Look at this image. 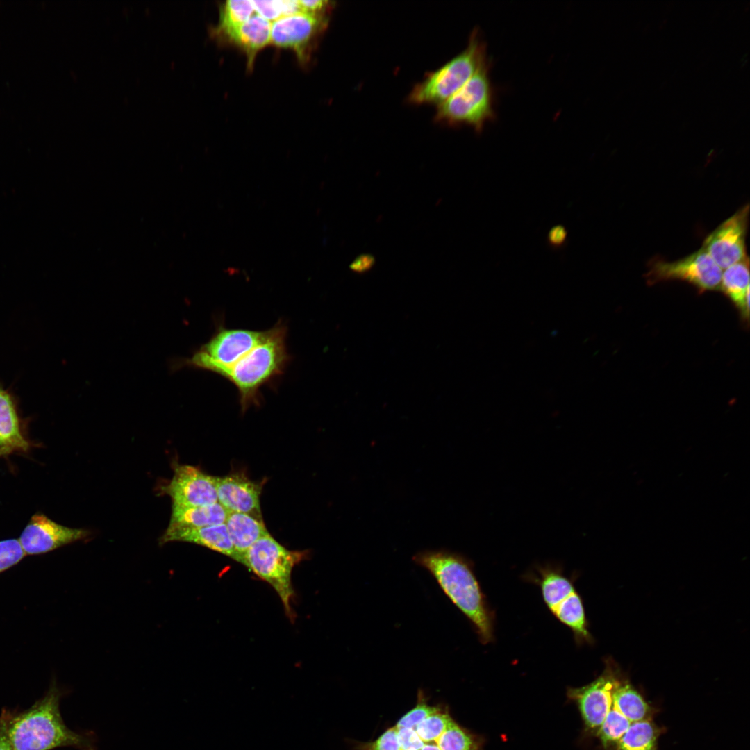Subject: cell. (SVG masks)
I'll use <instances>...</instances> for the list:
<instances>
[{
    "label": "cell",
    "mask_w": 750,
    "mask_h": 750,
    "mask_svg": "<svg viewBox=\"0 0 750 750\" xmlns=\"http://www.w3.org/2000/svg\"><path fill=\"white\" fill-rule=\"evenodd\" d=\"M62 692L53 683L47 694L28 710L3 711L0 730L13 750H52L71 747L78 750H97L94 733H78L65 724L60 712Z\"/></svg>",
    "instance_id": "cell-1"
},
{
    "label": "cell",
    "mask_w": 750,
    "mask_h": 750,
    "mask_svg": "<svg viewBox=\"0 0 750 750\" xmlns=\"http://www.w3.org/2000/svg\"><path fill=\"white\" fill-rule=\"evenodd\" d=\"M433 576L441 590L471 622L481 640L493 637L492 617L470 562L447 549L425 550L412 557Z\"/></svg>",
    "instance_id": "cell-2"
},
{
    "label": "cell",
    "mask_w": 750,
    "mask_h": 750,
    "mask_svg": "<svg viewBox=\"0 0 750 750\" xmlns=\"http://www.w3.org/2000/svg\"><path fill=\"white\" fill-rule=\"evenodd\" d=\"M286 335L287 327L283 322L277 323L248 353L233 365L217 372L237 388L243 411L258 404L261 387L283 372L289 360Z\"/></svg>",
    "instance_id": "cell-3"
},
{
    "label": "cell",
    "mask_w": 750,
    "mask_h": 750,
    "mask_svg": "<svg viewBox=\"0 0 750 750\" xmlns=\"http://www.w3.org/2000/svg\"><path fill=\"white\" fill-rule=\"evenodd\" d=\"M489 62L486 44L476 28L471 33L466 48L416 84L408 100L413 104L439 106L456 93Z\"/></svg>",
    "instance_id": "cell-4"
},
{
    "label": "cell",
    "mask_w": 750,
    "mask_h": 750,
    "mask_svg": "<svg viewBox=\"0 0 750 750\" xmlns=\"http://www.w3.org/2000/svg\"><path fill=\"white\" fill-rule=\"evenodd\" d=\"M490 62L456 93L438 106L435 119L451 126L466 125L481 132L496 117L494 93L490 78Z\"/></svg>",
    "instance_id": "cell-5"
},
{
    "label": "cell",
    "mask_w": 750,
    "mask_h": 750,
    "mask_svg": "<svg viewBox=\"0 0 750 750\" xmlns=\"http://www.w3.org/2000/svg\"><path fill=\"white\" fill-rule=\"evenodd\" d=\"M306 556V551L287 549L268 534L249 548L242 562L274 588L290 619L292 617L291 601L294 596L292 572Z\"/></svg>",
    "instance_id": "cell-6"
},
{
    "label": "cell",
    "mask_w": 750,
    "mask_h": 750,
    "mask_svg": "<svg viewBox=\"0 0 750 750\" xmlns=\"http://www.w3.org/2000/svg\"><path fill=\"white\" fill-rule=\"evenodd\" d=\"M268 332L269 329L229 328L220 324L210 339L190 357L173 360L170 367L173 372L192 367L217 374L236 363L261 342Z\"/></svg>",
    "instance_id": "cell-7"
},
{
    "label": "cell",
    "mask_w": 750,
    "mask_h": 750,
    "mask_svg": "<svg viewBox=\"0 0 750 750\" xmlns=\"http://www.w3.org/2000/svg\"><path fill=\"white\" fill-rule=\"evenodd\" d=\"M722 269L702 247L693 253L676 261L656 260L646 274L647 283L668 280L686 281L700 291L720 289Z\"/></svg>",
    "instance_id": "cell-8"
},
{
    "label": "cell",
    "mask_w": 750,
    "mask_h": 750,
    "mask_svg": "<svg viewBox=\"0 0 750 750\" xmlns=\"http://www.w3.org/2000/svg\"><path fill=\"white\" fill-rule=\"evenodd\" d=\"M540 587L544 601L551 612L569 627L579 638L590 637L581 599L572 582L560 573L542 572Z\"/></svg>",
    "instance_id": "cell-9"
},
{
    "label": "cell",
    "mask_w": 750,
    "mask_h": 750,
    "mask_svg": "<svg viewBox=\"0 0 750 750\" xmlns=\"http://www.w3.org/2000/svg\"><path fill=\"white\" fill-rule=\"evenodd\" d=\"M174 470L172 478L162 488L171 497L172 506H203L218 502L215 476L191 465L176 464Z\"/></svg>",
    "instance_id": "cell-10"
},
{
    "label": "cell",
    "mask_w": 750,
    "mask_h": 750,
    "mask_svg": "<svg viewBox=\"0 0 750 750\" xmlns=\"http://www.w3.org/2000/svg\"><path fill=\"white\" fill-rule=\"evenodd\" d=\"M747 215L746 206L723 222L704 241L703 247L722 269L746 258Z\"/></svg>",
    "instance_id": "cell-11"
},
{
    "label": "cell",
    "mask_w": 750,
    "mask_h": 750,
    "mask_svg": "<svg viewBox=\"0 0 750 750\" xmlns=\"http://www.w3.org/2000/svg\"><path fill=\"white\" fill-rule=\"evenodd\" d=\"M89 535L87 530L62 526L38 512L29 520L19 541L26 555H38L84 540Z\"/></svg>",
    "instance_id": "cell-12"
},
{
    "label": "cell",
    "mask_w": 750,
    "mask_h": 750,
    "mask_svg": "<svg viewBox=\"0 0 750 750\" xmlns=\"http://www.w3.org/2000/svg\"><path fill=\"white\" fill-rule=\"evenodd\" d=\"M620 681L615 672L606 669L589 685L569 690V696L577 701L588 728L597 732L612 706L613 694Z\"/></svg>",
    "instance_id": "cell-13"
},
{
    "label": "cell",
    "mask_w": 750,
    "mask_h": 750,
    "mask_svg": "<svg viewBox=\"0 0 750 750\" xmlns=\"http://www.w3.org/2000/svg\"><path fill=\"white\" fill-rule=\"evenodd\" d=\"M324 24L322 15L299 12L282 17L272 23L270 43L291 49L302 58L307 46Z\"/></svg>",
    "instance_id": "cell-14"
},
{
    "label": "cell",
    "mask_w": 750,
    "mask_h": 750,
    "mask_svg": "<svg viewBox=\"0 0 750 750\" xmlns=\"http://www.w3.org/2000/svg\"><path fill=\"white\" fill-rule=\"evenodd\" d=\"M219 503L228 512H242L262 519L260 496L262 486L243 474L235 473L223 477L215 476Z\"/></svg>",
    "instance_id": "cell-15"
},
{
    "label": "cell",
    "mask_w": 750,
    "mask_h": 750,
    "mask_svg": "<svg viewBox=\"0 0 750 750\" xmlns=\"http://www.w3.org/2000/svg\"><path fill=\"white\" fill-rule=\"evenodd\" d=\"M176 541L201 545L233 558L234 550L225 524L199 528L169 525L160 539V544Z\"/></svg>",
    "instance_id": "cell-16"
},
{
    "label": "cell",
    "mask_w": 750,
    "mask_h": 750,
    "mask_svg": "<svg viewBox=\"0 0 750 750\" xmlns=\"http://www.w3.org/2000/svg\"><path fill=\"white\" fill-rule=\"evenodd\" d=\"M224 524L234 550L233 559L240 563L249 548L269 534L262 519L246 513L228 512Z\"/></svg>",
    "instance_id": "cell-17"
},
{
    "label": "cell",
    "mask_w": 750,
    "mask_h": 750,
    "mask_svg": "<svg viewBox=\"0 0 750 750\" xmlns=\"http://www.w3.org/2000/svg\"><path fill=\"white\" fill-rule=\"evenodd\" d=\"M271 27V22L257 14L225 36L245 53L251 66L257 53L270 43Z\"/></svg>",
    "instance_id": "cell-18"
},
{
    "label": "cell",
    "mask_w": 750,
    "mask_h": 750,
    "mask_svg": "<svg viewBox=\"0 0 750 750\" xmlns=\"http://www.w3.org/2000/svg\"><path fill=\"white\" fill-rule=\"evenodd\" d=\"M722 291L738 308L742 319L749 318V270L747 259L724 269L720 284Z\"/></svg>",
    "instance_id": "cell-19"
},
{
    "label": "cell",
    "mask_w": 750,
    "mask_h": 750,
    "mask_svg": "<svg viewBox=\"0 0 750 750\" xmlns=\"http://www.w3.org/2000/svg\"><path fill=\"white\" fill-rule=\"evenodd\" d=\"M28 443L19 425L16 406L11 394L0 386V455L13 450L26 451Z\"/></svg>",
    "instance_id": "cell-20"
},
{
    "label": "cell",
    "mask_w": 750,
    "mask_h": 750,
    "mask_svg": "<svg viewBox=\"0 0 750 750\" xmlns=\"http://www.w3.org/2000/svg\"><path fill=\"white\" fill-rule=\"evenodd\" d=\"M228 512L219 503L203 506L183 507L172 506L169 525L199 528L224 524Z\"/></svg>",
    "instance_id": "cell-21"
},
{
    "label": "cell",
    "mask_w": 750,
    "mask_h": 750,
    "mask_svg": "<svg viewBox=\"0 0 750 750\" xmlns=\"http://www.w3.org/2000/svg\"><path fill=\"white\" fill-rule=\"evenodd\" d=\"M660 728L651 718L632 722L615 745V750H658Z\"/></svg>",
    "instance_id": "cell-22"
},
{
    "label": "cell",
    "mask_w": 750,
    "mask_h": 750,
    "mask_svg": "<svg viewBox=\"0 0 750 750\" xmlns=\"http://www.w3.org/2000/svg\"><path fill=\"white\" fill-rule=\"evenodd\" d=\"M612 706L631 723L651 717V708L641 694L629 683L622 681L615 690Z\"/></svg>",
    "instance_id": "cell-23"
},
{
    "label": "cell",
    "mask_w": 750,
    "mask_h": 750,
    "mask_svg": "<svg viewBox=\"0 0 750 750\" xmlns=\"http://www.w3.org/2000/svg\"><path fill=\"white\" fill-rule=\"evenodd\" d=\"M253 10L251 1H226L220 7L217 31L226 35L251 17Z\"/></svg>",
    "instance_id": "cell-24"
},
{
    "label": "cell",
    "mask_w": 750,
    "mask_h": 750,
    "mask_svg": "<svg viewBox=\"0 0 750 750\" xmlns=\"http://www.w3.org/2000/svg\"><path fill=\"white\" fill-rule=\"evenodd\" d=\"M631 722L612 706L597 733L605 748L615 747Z\"/></svg>",
    "instance_id": "cell-25"
},
{
    "label": "cell",
    "mask_w": 750,
    "mask_h": 750,
    "mask_svg": "<svg viewBox=\"0 0 750 750\" xmlns=\"http://www.w3.org/2000/svg\"><path fill=\"white\" fill-rule=\"evenodd\" d=\"M453 721L447 711L440 708L419 723L415 730L424 743L436 742Z\"/></svg>",
    "instance_id": "cell-26"
},
{
    "label": "cell",
    "mask_w": 750,
    "mask_h": 750,
    "mask_svg": "<svg viewBox=\"0 0 750 750\" xmlns=\"http://www.w3.org/2000/svg\"><path fill=\"white\" fill-rule=\"evenodd\" d=\"M440 750H476L473 737L454 721L436 740Z\"/></svg>",
    "instance_id": "cell-27"
},
{
    "label": "cell",
    "mask_w": 750,
    "mask_h": 750,
    "mask_svg": "<svg viewBox=\"0 0 750 750\" xmlns=\"http://www.w3.org/2000/svg\"><path fill=\"white\" fill-rule=\"evenodd\" d=\"M251 1L258 15L269 22H274L293 12L294 8L291 0Z\"/></svg>",
    "instance_id": "cell-28"
},
{
    "label": "cell",
    "mask_w": 750,
    "mask_h": 750,
    "mask_svg": "<svg viewBox=\"0 0 750 750\" xmlns=\"http://www.w3.org/2000/svg\"><path fill=\"white\" fill-rule=\"evenodd\" d=\"M439 707L430 706L426 703L422 691L418 692V701L417 706L403 715L397 722L396 728H411L415 726L430 715L437 712Z\"/></svg>",
    "instance_id": "cell-29"
},
{
    "label": "cell",
    "mask_w": 750,
    "mask_h": 750,
    "mask_svg": "<svg viewBox=\"0 0 750 750\" xmlns=\"http://www.w3.org/2000/svg\"><path fill=\"white\" fill-rule=\"evenodd\" d=\"M25 555L19 540L0 541V573L19 563Z\"/></svg>",
    "instance_id": "cell-30"
},
{
    "label": "cell",
    "mask_w": 750,
    "mask_h": 750,
    "mask_svg": "<svg viewBox=\"0 0 750 750\" xmlns=\"http://www.w3.org/2000/svg\"><path fill=\"white\" fill-rule=\"evenodd\" d=\"M396 726L388 728L376 740L362 744L359 750H400Z\"/></svg>",
    "instance_id": "cell-31"
},
{
    "label": "cell",
    "mask_w": 750,
    "mask_h": 750,
    "mask_svg": "<svg viewBox=\"0 0 750 750\" xmlns=\"http://www.w3.org/2000/svg\"><path fill=\"white\" fill-rule=\"evenodd\" d=\"M397 736L400 750H420L424 745L415 728H397Z\"/></svg>",
    "instance_id": "cell-32"
},
{
    "label": "cell",
    "mask_w": 750,
    "mask_h": 750,
    "mask_svg": "<svg viewBox=\"0 0 750 750\" xmlns=\"http://www.w3.org/2000/svg\"><path fill=\"white\" fill-rule=\"evenodd\" d=\"M375 264V258L369 253H362L352 262L350 265L351 270L358 274H363L369 271Z\"/></svg>",
    "instance_id": "cell-33"
},
{
    "label": "cell",
    "mask_w": 750,
    "mask_h": 750,
    "mask_svg": "<svg viewBox=\"0 0 750 750\" xmlns=\"http://www.w3.org/2000/svg\"><path fill=\"white\" fill-rule=\"evenodd\" d=\"M302 12L313 15H322L328 6L329 1L323 0L299 1Z\"/></svg>",
    "instance_id": "cell-34"
},
{
    "label": "cell",
    "mask_w": 750,
    "mask_h": 750,
    "mask_svg": "<svg viewBox=\"0 0 750 750\" xmlns=\"http://www.w3.org/2000/svg\"><path fill=\"white\" fill-rule=\"evenodd\" d=\"M567 236L566 228L562 226H556L550 230L548 240L551 245L560 247L565 242Z\"/></svg>",
    "instance_id": "cell-35"
},
{
    "label": "cell",
    "mask_w": 750,
    "mask_h": 750,
    "mask_svg": "<svg viewBox=\"0 0 750 750\" xmlns=\"http://www.w3.org/2000/svg\"><path fill=\"white\" fill-rule=\"evenodd\" d=\"M0 750H13L7 738L0 730Z\"/></svg>",
    "instance_id": "cell-36"
},
{
    "label": "cell",
    "mask_w": 750,
    "mask_h": 750,
    "mask_svg": "<svg viewBox=\"0 0 750 750\" xmlns=\"http://www.w3.org/2000/svg\"><path fill=\"white\" fill-rule=\"evenodd\" d=\"M420 750H440L438 744H424L423 747Z\"/></svg>",
    "instance_id": "cell-37"
}]
</instances>
